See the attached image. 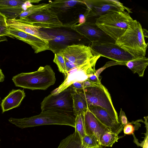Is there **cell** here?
I'll return each instance as SVG.
<instances>
[{
    "label": "cell",
    "instance_id": "21",
    "mask_svg": "<svg viewBox=\"0 0 148 148\" xmlns=\"http://www.w3.org/2000/svg\"><path fill=\"white\" fill-rule=\"evenodd\" d=\"M57 148H84L81 139L77 132H75L62 139Z\"/></svg>",
    "mask_w": 148,
    "mask_h": 148
},
{
    "label": "cell",
    "instance_id": "1",
    "mask_svg": "<svg viewBox=\"0 0 148 148\" xmlns=\"http://www.w3.org/2000/svg\"><path fill=\"white\" fill-rule=\"evenodd\" d=\"M73 114L51 110L41 111L37 115L22 119L10 118L9 121L21 129L51 125H66L75 127Z\"/></svg>",
    "mask_w": 148,
    "mask_h": 148
},
{
    "label": "cell",
    "instance_id": "17",
    "mask_svg": "<svg viewBox=\"0 0 148 148\" xmlns=\"http://www.w3.org/2000/svg\"><path fill=\"white\" fill-rule=\"evenodd\" d=\"M25 96L23 90H12L2 100L1 106L2 113L19 106Z\"/></svg>",
    "mask_w": 148,
    "mask_h": 148
},
{
    "label": "cell",
    "instance_id": "31",
    "mask_svg": "<svg viewBox=\"0 0 148 148\" xmlns=\"http://www.w3.org/2000/svg\"><path fill=\"white\" fill-rule=\"evenodd\" d=\"M123 130L125 134H133L134 131V127L132 124L129 123L123 127Z\"/></svg>",
    "mask_w": 148,
    "mask_h": 148
},
{
    "label": "cell",
    "instance_id": "24",
    "mask_svg": "<svg viewBox=\"0 0 148 148\" xmlns=\"http://www.w3.org/2000/svg\"><path fill=\"white\" fill-rule=\"evenodd\" d=\"M84 148H102L98 140L94 134H86L82 139Z\"/></svg>",
    "mask_w": 148,
    "mask_h": 148
},
{
    "label": "cell",
    "instance_id": "29",
    "mask_svg": "<svg viewBox=\"0 0 148 148\" xmlns=\"http://www.w3.org/2000/svg\"><path fill=\"white\" fill-rule=\"evenodd\" d=\"M8 26H0V42L7 40L5 36L13 38L8 33Z\"/></svg>",
    "mask_w": 148,
    "mask_h": 148
},
{
    "label": "cell",
    "instance_id": "16",
    "mask_svg": "<svg viewBox=\"0 0 148 148\" xmlns=\"http://www.w3.org/2000/svg\"><path fill=\"white\" fill-rule=\"evenodd\" d=\"M84 119L86 134L94 135L100 143L103 135L108 130L98 120L88 108L84 113Z\"/></svg>",
    "mask_w": 148,
    "mask_h": 148
},
{
    "label": "cell",
    "instance_id": "25",
    "mask_svg": "<svg viewBox=\"0 0 148 148\" xmlns=\"http://www.w3.org/2000/svg\"><path fill=\"white\" fill-rule=\"evenodd\" d=\"M84 113L76 116L75 119V131L78 134L82 139L86 135L85 126Z\"/></svg>",
    "mask_w": 148,
    "mask_h": 148
},
{
    "label": "cell",
    "instance_id": "4",
    "mask_svg": "<svg viewBox=\"0 0 148 148\" xmlns=\"http://www.w3.org/2000/svg\"><path fill=\"white\" fill-rule=\"evenodd\" d=\"M133 20L128 12L114 11L96 18L95 23L115 41L125 32Z\"/></svg>",
    "mask_w": 148,
    "mask_h": 148
},
{
    "label": "cell",
    "instance_id": "22",
    "mask_svg": "<svg viewBox=\"0 0 148 148\" xmlns=\"http://www.w3.org/2000/svg\"><path fill=\"white\" fill-rule=\"evenodd\" d=\"M73 99L74 115L75 116L84 113L88 108L85 99L75 91L73 95Z\"/></svg>",
    "mask_w": 148,
    "mask_h": 148
},
{
    "label": "cell",
    "instance_id": "26",
    "mask_svg": "<svg viewBox=\"0 0 148 148\" xmlns=\"http://www.w3.org/2000/svg\"><path fill=\"white\" fill-rule=\"evenodd\" d=\"M48 8H50L49 3H41L35 5H32L19 16V19L25 18L42 10Z\"/></svg>",
    "mask_w": 148,
    "mask_h": 148
},
{
    "label": "cell",
    "instance_id": "8",
    "mask_svg": "<svg viewBox=\"0 0 148 148\" xmlns=\"http://www.w3.org/2000/svg\"><path fill=\"white\" fill-rule=\"evenodd\" d=\"M90 47L94 55L107 58L125 65L135 58L115 43L92 42Z\"/></svg>",
    "mask_w": 148,
    "mask_h": 148
},
{
    "label": "cell",
    "instance_id": "30",
    "mask_svg": "<svg viewBox=\"0 0 148 148\" xmlns=\"http://www.w3.org/2000/svg\"><path fill=\"white\" fill-rule=\"evenodd\" d=\"M145 121L144 123L145 125L146 132L145 134V137L141 143L140 145L142 148H148V118H144Z\"/></svg>",
    "mask_w": 148,
    "mask_h": 148
},
{
    "label": "cell",
    "instance_id": "9",
    "mask_svg": "<svg viewBox=\"0 0 148 148\" xmlns=\"http://www.w3.org/2000/svg\"><path fill=\"white\" fill-rule=\"evenodd\" d=\"M87 7L84 16L87 18L97 17V18L108 13L114 12L127 10L131 12L130 10L125 7L117 0H92L84 1Z\"/></svg>",
    "mask_w": 148,
    "mask_h": 148
},
{
    "label": "cell",
    "instance_id": "35",
    "mask_svg": "<svg viewBox=\"0 0 148 148\" xmlns=\"http://www.w3.org/2000/svg\"><path fill=\"white\" fill-rule=\"evenodd\" d=\"M0 26H8L7 18L6 17L0 12Z\"/></svg>",
    "mask_w": 148,
    "mask_h": 148
},
{
    "label": "cell",
    "instance_id": "32",
    "mask_svg": "<svg viewBox=\"0 0 148 148\" xmlns=\"http://www.w3.org/2000/svg\"><path fill=\"white\" fill-rule=\"evenodd\" d=\"M119 121L123 127L129 123L125 112L121 108L120 112Z\"/></svg>",
    "mask_w": 148,
    "mask_h": 148
},
{
    "label": "cell",
    "instance_id": "2",
    "mask_svg": "<svg viewBox=\"0 0 148 148\" xmlns=\"http://www.w3.org/2000/svg\"><path fill=\"white\" fill-rule=\"evenodd\" d=\"M115 44L135 58L145 57L148 46L141 25L136 20L130 23L126 31Z\"/></svg>",
    "mask_w": 148,
    "mask_h": 148
},
{
    "label": "cell",
    "instance_id": "5",
    "mask_svg": "<svg viewBox=\"0 0 148 148\" xmlns=\"http://www.w3.org/2000/svg\"><path fill=\"white\" fill-rule=\"evenodd\" d=\"M77 92L86 100L88 107L92 106L100 107L105 109L116 121L119 123L110 95L107 89L101 84L84 88Z\"/></svg>",
    "mask_w": 148,
    "mask_h": 148
},
{
    "label": "cell",
    "instance_id": "15",
    "mask_svg": "<svg viewBox=\"0 0 148 148\" xmlns=\"http://www.w3.org/2000/svg\"><path fill=\"white\" fill-rule=\"evenodd\" d=\"M90 111L98 120L111 132L119 135L123 130V126L116 121L103 108L97 106L88 107Z\"/></svg>",
    "mask_w": 148,
    "mask_h": 148
},
{
    "label": "cell",
    "instance_id": "18",
    "mask_svg": "<svg viewBox=\"0 0 148 148\" xmlns=\"http://www.w3.org/2000/svg\"><path fill=\"white\" fill-rule=\"evenodd\" d=\"M49 3L50 8L58 15L75 8L76 6L85 3L84 1L77 0H56Z\"/></svg>",
    "mask_w": 148,
    "mask_h": 148
},
{
    "label": "cell",
    "instance_id": "28",
    "mask_svg": "<svg viewBox=\"0 0 148 148\" xmlns=\"http://www.w3.org/2000/svg\"><path fill=\"white\" fill-rule=\"evenodd\" d=\"M26 1L25 0H0V8L22 6Z\"/></svg>",
    "mask_w": 148,
    "mask_h": 148
},
{
    "label": "cell",
    "instance_id": "33",
    "mask_svg": "<svg viewBox=\"0 0 148 148\" xmlns=\"http://www.w3.org/2000/svg\"><path fill=\"white\" fill-rule=\"evenodd\" d=\"M87 79L95 85L101 84V79L95 73L90 75Z\"/></svg>",
    "mask_w": 148,
    "mask_h": 148
},
{
    "label": "cell",
    "instance_id": "38",
    "mask_svg": "<svg viewBox=\"0 0 148 148\" xmlns=\"http://www.w3.org/2000/svg\"><path fill=\"white\" fill-rule=\"evenodd\" d=\"M5 76L0 68V82H2L4 80Z\"/></svg>",
    "mask_w": 148,
    "mask_h": 148
},
{
    "label": "cell",
    "instance_id": "7",
    "mask_svg": "<svg viewBox=\"0 0 148 148\" xmlns=\"http://www.w3.org/2000/svg\"><path fill=\"white\" fill-rule=\"evenodd\" d=\"M101 56L96 55L87 62L75 67L66 73L63 82L51 94L56 95L65 90L76 82H83L87 79L91 74L96 73V62Z\"/></svg>",
    "mask_w": 148,
    "mask_h": 148
},
{
    "label": "cell",
    "instance_id": "41",
    "mask_svg": "<svg viewBox=\"0 0 148 148\" xmlns=\"http://www.w3.org/2000/svg\"></svg>",
    "mask_w": 148,
    "mask_h": 148
},
{
    "label": "cell",
    "instance_id": "36",
    "mask_svg": "<svg viewBox=\"0 0 148 148\" xmlns=\"http://www.w3.org/2000/svg\"><path fill=\"white\" fill-rule=\"evenodd\" d=\"M83 84L84 88H88L95 85L88 79L83 81Z\"/></svg>",
    "mask_w": 148,
    "mask_h": 148
},
{
    "label": "cell",
    "instance_id": "27",
    "mask_svg": "<svg viewBox=\"0 0 148 148\" xmlns=\"http://www.w3.org/2000/svg\"><path fill=\"white\" fill-rule=\"evenodd\" d=\"M53 62L57 65L60 72L64 75L66 74V64L63 55L58 52L55 53Z\"/></svg>",
    "mask_w": 148,
    "mask_h": 148
},
{
    "label": "cell",
    "instance_id": "23",
    "mask_svg": "<svg viewBox=\"0 0 148 148\" xmlns=\"http://www.w3.org/2000/svg\"><path fill=\"white\" fill-rule=\"evenodd\" d=\"M123 137V136H119L108 130L103 135L100 144L102 147H112L115 143Z\"/></svg>",
    "mask_w": 148,
    "mask_h": 148
},
{
    "label": "cell",
    "instance_id": "20",
    "mask_svg": "<svg viewBox=\"0 0 148 148\" xmlns=\"http://www.w3.org/2000/svg\"><path fill=\"white\" fill-rule=\"evenodd\" d=\"M31 3L30 0H28L22 6L0 8V12L6 17L7 19H16L23 12L32 5Z\"/></svg>",
    "mask_w": 148,
    "mask_h": 148
},
{
    "label": "cell",
    "instance_id": "14",
    "mask_svg": "<svg viewBox=\"0 0 148 148\" xmlns=\"http://www.w3.org/2000/svg\"><path fill=\"white\" fill-rule=\"evenodd\" d=\"M8 26L37 37L49 42L52 39L47 33L40 30L41 27L25 22L19 19H7Z\"/></svg>",
    "mask_w": 148,
    "mask_h": 148
},
{
    "label": "cell",
    "instance_id": "13",
    "mask_svg": "<svg viewBox=\"0 0 148 148\" xmlns=\"http://www.w3.org/2000/svg\"><path fill=\"white\" fill-rule=\"evenodd\" d=\"M8 33L12 37L30 45L35 53L49 50V42L19 30L9 27Z\"/></svg>",
    "mask_w": 148,
    "mask_h": 148
},
{
    "label": "cell",
    "instance_id": "39",
    "mask_svg": "<svg viewBox=\"0 0 148 148\" xmlns=\"http://www.w3.org/2000/svg\"><path fill=\"white\" fill-rule=\"evenodd\" d=\"M143 33L144 37H146L147 38L148 37V31L145 29L143 28Z\"/></svg>",
    "mask_w": 148,
    "mask_h": 148
},
{
    "label": "cell",
    "instance_id": "34",
    "mask_svg": "<svg viewBox=\"0 0 148 148\" xmlns=\"http://www.w3.org/2000/svg\"><path fill=\"white\" fill-rule=\"evenodd\" d=\"M83 82H76L73 83L71 86L76 91H79L82 90L84 88L83 85Z\"/></svg>",
    "mask_w": 148,
    "mask_h": 148
},
{
    "label": "cell",
    "instance_id": "12",
    "mask_svg": "<svg viewBox=\"0 0 148 148\" xmlns=\"http://www.w3.org/2000/svg\"><path fill=\"white\" fill-rule=\"evenodd\" d=\"M71 28L91 43L97 42L115 43V41L104 33L95 23L85 22L77 25L74 24Z\"/></svg>",
    "mask_w": 148,
    "mask_h": 148
},
{
    "label": "cell",
    "instance_id": "3",
    "mask_svg": "<svg viewBox=\"0 0 148 148\" xmlns=\"http://www.w3.org/2000/svg\"><path fill=\"white\" fill-rule=\"evenodd\" d=\"M12 80L16 87L45 90L55 83L56 78L53 69L47 65L34 72L19 74L13 77Z\"/></svg>",
    "mask_w": 148,
    "mask_h": 148
},
{
    "label": "cell",
    "instance_id": "19",
    "mask_svg": "<svg viewBox=\"0 0 148 148\" xmlns=\"http://www.w3.org/2000/svg\"><path fill=\"white\" fill-rule=\"evenodd\" d=\"M148 65V58L146 57L134 58L127 62L125 65L134 73H137L143 77L145 71Z\"/></svg>",
    "mask_w": 148,
    "mask_h": 148
},
{
    "label": "cell",
    "instance_id": "10",
    "mask_svg": "<svg viewBox=\"0 0 148 148\" xmlns=\"http://www.w3.org/2000/svg\"><path fill=\"white\" fill-rule=\"evenodd\" d=\"M19 19L41 28L52 29L64 25L56 13L50 8L42 10Z\"/></svg>",
    "mask_w": 148,
    "mask_h": 148
},
{
    "label": "cell",
    "instance_id": "37",
    "mask_svg": "<svg viewBox=\"0 0 148 148\" xmlns=\"http://www.w3.org/2000/svg\"><path fill=\"white\" fill-rule=\"evenodd\" d=\"M79 21V24H81L86 22V18L84 15L81 14L80 15Z\"/></svg>",
    "mask_w": 148,
    "mask_h": 148
},
{
    "label": "cell",
    "instance_id": "11",
    "mask_svg": "<svg viewBox=\"0 0 148 148\" xmlns=\"http://www.w3.org/2000/svg\"><path fill=\"white\" fill-rule=\"evenodd\" d=\"M58 52L69 62L77 66L84 64L96 56L93 54L90 46L81 44L68 45Z\"/></svg>",
    "mask_w": 148,
    "mask_h": 148
},
{
    "label": "cell",
    "instance_id": "6",
    "mask_svg": "<svg viewBox=\"0 0 148 148\" xmlns=\"http://www.w3.org/2000/svg\"><path fill=\"white\" fill-rule=\"evenodd\" d=\"M75 91L71 85L56 95L50 94L41 102V111L51 110L73 114V95Z\"/></svg>",
    "mask_w": 148,
    "mask_h": 148
},
{
    "label": "cell",
    "instance_id": "40",
    "mask_svg": "<svg viewBox=\"0 0 148 148\" xmlns=\"http://www.w3.org/2000/svg\"><path fill=\"white\" fill-rule=\"evenodd\" d=\"M102 148H104V147H102Z\"/></svg>",
    "mask_w": 148,
    "mask_h": 148
}]
</instances>
